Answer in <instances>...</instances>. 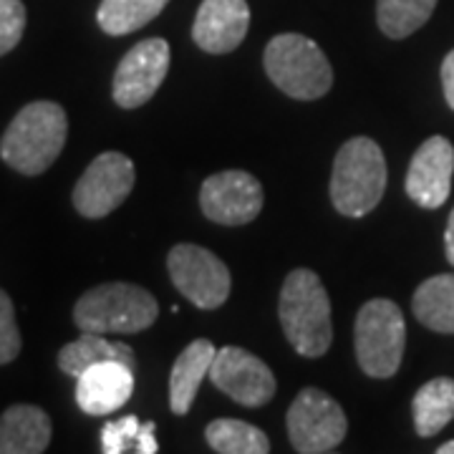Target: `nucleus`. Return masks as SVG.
Segmentation results:
<instances>
[{"label": "nucleus", "mask_w": 454, "mask_h": 454, "mask_svg": "<svg viewBox=\"0 0 454 454\" xmlns=\"http://www.w3.org/2000/svg\"><path fill=\"white\" fill-rule=\"evenodd\" d=\"M154 422H145L142 429H139V439H137V452L139 454H154L160 450L157 444V437H154Z\"/></svg>", "instance_id": "cd10ccee"}, {"label": "nucleus", "mask_w": 454, "mask_h": 454, "mask_svg": "<svg viewBox=\"0 0 454 454\" xmlns=\"http://www.w3.org/2000/svg\"><path fill=\"white\" fill-rule=\"evenodd\" d=\"M387 160L369 137H354L340 146L331 172V202L343 217H366L387 192Z\"/></svg>", "instance_id": "7ed1b4c3"}, {"label": "nucleus", "mask_w": 454, "mask_h": 454, "mask_svg": "<svg viewBox=\"0 0 454 454\" xmlns=\"http://www.w3.org/2000/svg\"><path fill=\"white\" fill-rule=\"evenodd\" d=\"M160 316L157 298L134 283H101L74 306V324L91 333H142Z\"/></svg>", "instance_id": "20e7f679"}, {"label": "nucleus", "mask_w": 454, "mask_h": 454, "mask_svg": "<svg viewBox=\"0 0 454 454\" xmlns=\"http://www.w3.org/2000/svg\"><path fill=\"white\" fill-rule=\"evenodd\" d=\"M411 414L419 437L439 434L454 419V379L439 376L427 381L411 399Z\"/></svg>", "instance_id": "6ab92c4d"}, {"label": "nucleus", "mask_w": 454, "mask_h": 454, "mask_svg": "<svg viewBox=\"0 0 454 454\" xmlns=\"http://www.w3.org/2000/svg\"><path fill=\"white\" fill-rule=\"evenodd\" d=\"M286 427L293 450L301 454L333 452L348 432L339 402L316 387H306L293 399Z\"/></svg>", "instance_id": "0eeeda50"}, {"label": "nucleus", "mask_w": 454, "mask_h": 454, "mask_svg": "<svg viewBox=\"0 0 454 454\" xmlns=\"http://www.w3.org/2000/svg\"><path fill=\"white\" fill-rule=\"evenodd\" d=\"M454 146L447 137H429L414 152L406 172V195L427 210H437L452 192Z\"/></svg>", "instance_id": "ddd939ff"}, {"label": "nucleus", "mask_w": 454, "mask_h": 454, "mask_svg": "<svg viewBox=\"0 0 454 454\" xmlns=\"http://www.w3.org/2000/svg\"><path fill=\"white\" fill-rule=\"evenodd\" d=\"M210 381L232 402L250 409L268 404L278 389L270 366L240 346H225L217 351L210 366Z\"/></svg>", "instance_id": "9b49d317"}, {"label": "nucleus", "mask_w": 454, "mask_h": 454, "mask_svg": "<svg viewBox=\"0 0 454 454\" xmlns=\"http://www.w3.org/2000/svg\"><path fill=\"white\" fill-rule=\"evenodd\" d=\"M250 28L247 0H202L192 23V41L212 56L235 51Z\"/></svg>", "instance_id": "4468645a"}, {"label": "nucleus", "mask_w": 454, "mask_h": 454, "mask_svg": "<svg viewBox=\"0 0 454 454\" xmlns=\"http://www.w3.org/2000/svg\"><path fill=\"white\" fill-rule=\"evenodd\" d=\"M68 119L56 101H31L0 137V157L26 177L43 175L64 152Z\"/></svg>", "instance_id": "f257e3e1"}, {"label": "nucleus", "mask_w": 454, "mask_h": 454, "mask_svg": "<svg viewBox=\"0 0 454 454\" xmlns=\"http://www.w3.org/2000/svg\"><path fill=\"white\" fill-rule=\"evenodd\" d=\"M169 0H101L98 28L106 35H129L162 13Z\"/></svg>", "instance_id": "412c9836"}, {"label": "nucleus", "mask_w": 454, "mask_h": 454, "mask_svg": "<svg viewBox=\"0 0 454 454\" xmlns=\"http://www.w3.org/2000/svg\"><path fill=\"white\" fill-rule=\"evenodd\" d=\"M76 404L89 417H106L127 404L134 394V369L119 361H104L76 379Z\"/></svg>", "instance_id": "2eb2a0df"}, {"label": "nucleus", "mask_w": 454, "mask_h": 454, "mask_svg": "<svg viewBox=\"0 0 454 454\" xmlns=\"http://www.w3.org/2000/svg\"><path fill=\"white\" fill-rule=\"evenodd\" d=\"M104 361H119V364H127L129 369H137V354L131 351V346L121 343V340H109L104 333L82 331L79 339L66 343L59 351L61 372L74 379H79L86 369L104 364Z\"/></svg>", "instance_id": "a211bd4d"}, {"label": "nucleus", "mask_w": 454, "mask_h": 454, "mask_svg": "<svg viewBox=\"0 0 454 454\" xmlns=\"http://www.w3.org/2000/svg\"><path fill=\"white\" fill-rule=\"evenodd\" d=\"M215 356H217V348L207 339L192 340L177 356L169 373V409L177 417H184L192 409L202 379L210 376Z\"/></svg>", "instance_id": "f3484780"}, {"label": "nucleus", "mask_w": 454, "mask_h": 454, "mask_svg": "<svg viewBox=\"0 0 454 454\" xmlns=\"http://www.w3.org/2000/svg\"><path fill=\"white\" fill-rule=\"evenodd\" d=\"M20 331L16 324V309L5 291H0V366L16 361L20 354Z\"/></svg>", "instance_id": "a878e982"}, {"label": "nucleus", "mask_w": 454, "mask_h": 454, "mask_svg": "<svg viewBox=\"0 0 454 454\" xmlns=\"http://www.w3.org/2000/svg\"><path fill=\"white\" fill-rule=\"evenodd\" d=\"M278 316L286 339L295 348V354L306 358H321L333 343V324H331V298L325 293L321 278L309 268H295L288 273Z\"/></svg>", "instance_id": "f03ea898"}, {"label": "nucleus", "mask_w": 454, "mask_h": 454, "mask_svg": "<svg viewBox=\"0 0 454 454\" xmlns=\"http://www.w3.org/2000/svg\"><path fill=\"white\" fill-rule=\"evenodd\" d=\"M437 454H454V439L452 442H447V444H442L437 450Z\"/></svg>", "instance_id": "c756f323"}, {"label": "nucleus", "mask_w": 454, "mask_h": 454, "mask_svg": "<svg viewBox=\"0 0 454 454\" xmlns=\"http://www.w3.org/2000/svg\"><path fill=\"white\" fill-rule=\"evenodd\" d=\"M167 270L175 288L197 309H220L230 295L232 278L227 265L202 245H175L167 255Z\"/></svg>", "instance_id": "6e6552de"}, {"label": "nucleus", "mask_w": 454, "mask_h": 454, "mask_svg": "<svg viewBox=\"0 0 454 454\" xmlns=\"http://www.w3.org/2000/svg\"><path fill=\"white\" fill-rule=\"evenodd\" d=\"M142 422L129 414L124 419H114L104 424L101 429V452L104 454H127L137 452V439H139Z\"/></svg>", "instance_id": "b1692460"}, {"label": "nucleus", "mask_w": 454, "mask_h": 454, "mask_svg": "<svg viewBox=\"0 0 454 454\" xmlns=\"http://www.w3.org/2000/svg\"><path fill=\"white\" fill-rule=\"evenodd\" d=\"M354 346L361 372L372 379H391L404 358L406 324L402 309L389 298L364 303L354 325Z\"/></svg>", "instance_id": "423d86ee"}, {"label": "nucleus", "mask_w": 454, "mask_h": 454, "mask_svg": "<svg viewBox=\"0 0 454 454\" xmlns=\"http://www.w3.org/2000/svg\"><path fill=\"white\" fill-rule=\"evenodd\" d=\"M205 439L220 454H268L270 439L255 424L243 419H215L205 429Z\"/></svg>", "instance_id": "4be33fe9"}, {"label": "nucleus", "mask_w": 454, "mask_h": 454, "mask_svg": "<svg viewBox=\"0 0 454 454\" xmlns=\"http://www.w3.org/2000/svg\"><path fill=\"white\" fill-rule=\"evenodd\" d=\"M417 321L437 333H454V273L427 278L411 298Z\"/></svg>", "instance_id": "aec40b11"}, {"label": "nucleus", "mask_w": 454, "mask_h": 454, "mask_svg": "<svg viewBox=\"0 0 454 454\" xmlns=\"http://www.w3.org/2000/svg\"><path fill=\"white\" fill-rule=\"evenodd\" d=\"M442 89H444V98L450 109L454 112V49L442 61Z\"/></svg>", "instance_id": "bb28decb"}, {"label": "nucleus", "mask_w": 454, "mask_h": 454, "mask_svg": "<svg viewBox=\"0 0 454 454\" xmlns=\"http://www.w3.org/2000/svg\"><path fill=\"white\" fill-rule=\"evenodd\" d=\"M53 424L33 404H13L0 414V454H41L49 450Z\"/></svg>", "instance_id": "dca6fc26"}, {"label": "nucleus", "mask_w": 454, "mask_h": 454, "mask_svg": "<svg viewBox=\"0 0 454 454\" xmlns=\"http://www.w3.org/2000/svg\"><path fill=\"white\" fill-rule=\"evenodd\" d=\"M262 187L250 172L225 169L202 182L200 207L217 225H247L262 210Z\"/></svg>", "instance_id": "f8f14e48"}, {"label": "nucleus", "mask_w": 454, "mask_h": 454, "mask_svg": "<svg viewBox=\"0 0 454 454\" xmlns=\"http://www.w3.org/2000/svg\"><path fill=\"white\" fill-rule=\"evenodd\" d=\"M26 31L23 0H0V56L11 53Z\"/></svg>", "instance_id": "393cba45"}, {"label": "nucleus", "mask_w": 454, "mask_h": 454, "mask_svg": "<svg viewBox=\"0 0 454 454\" xmlns=\"http://www.w3.org/2000/svg\"><path fill=\"white\" fill-rule=\"evenodd\" d=\"M265 74L286 97L316 101L333 86V68L321 46L301 33H280L270 38L262 56Z\"/></svg>", "instance_id": "39448f33"}, {"label": "nucleus", "mask_w": 454, "mask_h": 454, "mask_svg": "<svg viewBox=\"0 0 454 454\" xmlns=\"http://www.w3.org/2000/svg\"><path fill=\"white\" fill-rule=\"evenodd\" d=\"M437 0H376V23L387 38L402 41L432 18Z\"/></svg>", "instance_id": "5701e85b"}, {"label": "nucleus", "mask_w": 454, "mask_h": 454, "mask_svg": "<svg viewBox=\"0 0 454 454\" xmlns=\"http://www.w3.org/2000/svg\"><path fill=\"white\" fill-rule=\"evenodd\" d=\"M444 253H447V260L454 265V207L450 212V220H447V230H444Z\"/></svg>", "instance_id": "c85d7f7f"}, {"label": "nucleus", "mask_w": 454, "mask_h": 454, "mask_svg": "<svg viewBox=\"0 0 454 454\" xmlns=\"http://www.w3.org/2000/svg\"><path fill=\"white\" fill-rule=\"evenodd\" d=\"M137 182L134 162L121 152H104L86 167L74 187V207L86 220L112 215L131 195Z\"/></svg>", "instance_id": "1a4fd4ad"}, {"label": "nucleus", "mask_w": 454, "mask_h": 454, "mask_svg": "<svg viewBox=\"0 0 454 454\" xmlns=\"http://www.w3.org/2000/svg\"><path fill=\"white\" fill-rule=\"evenodd\" d=\"M169 71V43L164 38H146L131 46L114 71L112 97L121 109L145 106L160 91Z\"/></svg>", "instance_id": "9d476101"}]
</instances>
